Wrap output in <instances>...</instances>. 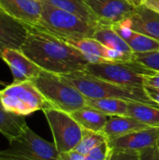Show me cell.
<instances>
[{
  "label": "cell",
  "mask_w": 159,
  "mask_h": 160,
  "mask_svg": "<svg viewBox=\"0 0 159 160\" xmlns=\"http://www.w3.org/2000/svg\"><path fill=\"white\" fill-rule=\"evenodd\" d=\"M157 148H158V150H159V139H158V142H157Z\"/></svg>",
  "instance_id": "obj_36"
},
{
  "label": "cell",
  "mask_w": 159,
  "mask_h": 160,
  "mask_svg": "<svg viewBox=\"0 0 159 160\" xmlns=\"http://www.w3.org/2000/svg\"><path fill=\"white\" fill-rule=\"evenodd\" d=\"M69 45L77 49L89 63L103 62H129L134 60V55L130 56L115 50L110 49L94 38H63Z\"/></svg>",
  "instance_id": "obj_9"
},
{
  "label": "cell",
  "mask_w": 159,
  "mask_h": 160,
  "mask_svg": "<svg viewBox=\"0 0 159 160\" xmlns=\"http://www.w3.org/2000/svg\"><path fill=\"white\" fill-rule=\"evenodd\" d=\"M0 8L14 19L30 25L39 23L41 0H0Z\"/></svg>",
  "instance_id": "obj_14"
},
{
  "label": "cell",
  "mask_w": 159,
  "mask_h": 160,
  "mask_svg": "<svg viewBox=\"0 0 159 160\" xmlns=\"http://www.w3.org/2000/svg\"><path fill=\"white\" fill-rule=\"evenodd\" d=\"M26 36V24L0 8V48L21 50Z\"/></svg>",
  "instance_id": "obj_13"
},
{
  "label": "cell",
  "mask_w": 159,
  "mask_h": 160,
  "mask_svg": "<svg viewBox=\"0 0 159 160\" xmlns=\"http://www.w3.org/2000/svg\"><path fill=\"white\" fill-rule=\"evenodd\" d=\"M143 6H145L146 8L152 9L157 13H159V0H146Z\"/></svg>",
  "instance_id": "obj_32"
},
{
  "label": "cell",
  "mask_w": 159,
  "mask_h": 160,
  "mask_svg": "<svg viewBox=\"0 0 159 160\" xmlns=\"http://www.w3.org/2000/svg\"><path fill=\"white\" fill-rule=\"evenodd\" d=\"M102 25H112L129 18L134 7L127 0H84Z\"/></svg>",
  "instance_id": "obj_10"
},
{
  "label": "cell",
  "mask_w": 159,
  "mask_h": 160,
  "mask_svg": "<svg viewBox=\"0 0 159 160\" xmlns=\"http://www.w3.org/2000/svg\"><path fill=\"white\" fill-rule=\"evenodd\" d=\"M127 42L134 53L159 52V40L134 30Z\"/></svg>",
  "instance_id": "obj_23"
},
{
  "label": "cell",
  "mask_w": 159,
  "mask_h": 160,
  "mask_svg": "<svg viewBox=\"0 0 159 160\" xmlns=\"http://www.w3.org/2000/svg\"><path fill=\"white\" fill-rule=\"evenodd\" d=\"M147 96L159 106V88H155L151 86H143Z\"/></svg>",
  "instance_id": "obj_30"
},
{
  "label": "cell",
  "mask_w": 159,
  "mask_h": 160,
  "mask_svg": "<svg viewBox=\"0 0 159 160\" xmlns=\"http://www.w3.org/2000/svg\"><path fill=\"white\" fill-rule=\"evenodd\" d=\"M86 106L94 108L109 116H127L128 101L118 98H86Z\"/></svg>",
  "instance_id": "obj_22"
},
{
  "label": "cell",
  "mask_w": 159,
  "mask_h": 160,
  "mask_svg": "<svg viewBox=\"0 0 159 160\" xmlns=\"http://www.w3.org/2000/svg\"><path fill=\"white\" fill-rule=\"evenodd\" d=\"M127 116H130L152 128H159V108L135 102L128 101Z\"/></svg>",
  "instance_id": "obj_21"
},
{
  "label": "cell",
  "mask_w": 159,
  "mask_h": 160,
  "mask_svg": "<svg viewBox=\"0 0 159 160\" xmlns=\"http://www.w3.org/2000/svg\"><path fill=\"white\" fill-rule=\"evenodd\" d=\"M134 61L142 64L148 69L159 72V52L134 53Z\"/></svg>",
  "instance_id": "obj_25"
},
{
  "label": "cell",
  "mask_w": 159,
  "mask_h": 160,
  "mask_svg": "<svg viewBox=\"0 0 159 160\" xmlns=\"http://www.w3.org/2000/svg\"><path fill=\"white\" fill-rule=\"evenodd\" d=\"M2 52H3V49H1V48H0V58L2 57Z\"/></svg>",
  "instance_id": "obj_34"
},
{
  "label": "cell",
  "mask_w": 159,
  "mask_h": 160,
  "mask_svg": "<svg viewBox=\"0 0 159 160\" xmlns=\"http://www.w3.org/2000/svg\"><path fill=\"white\" fill-rule=\"evenodd\" d=\"M8 142V148L0 150V160H65L54 143L42 139L29 127Z\"/></svg>",
  "instance_id": "obj_5"
},
{
  "label": "cell",
  "mask_w": 159,
  "mask_h": 160,
  "mask_svg": "<svg viewBox=\"0 0 159 160\" xmlns=\"http://www.w3.org/2000/svg\"><path fill=\"white\" fill-rule=\"evenodd\" d=\"M41 5L40 21L37 25L62 38H93L97 26L43 0H41Z\"/></svg>",
  "instance_id": "obj_4"
},
{
  "label": "cell",
  "mask_w": 159,
  "mask_h": 160,
  "mask_svg": "<svg viewBox=\"0 0 159 160\" xmlns=\"http://www.w3.org/2000/svg\"><path fill=\"white\" fill-rule=\"evenodd\" d=\"M10 68L13 76V82H22L34 80L42 70L27 56H25L21 50L4 49L2 57Z\"/></svg>",
  "instance_id": "obj_12"
},
{
  "label": "cell",
  "mask_w": 159,
  "mask_h": 160,
  "mask_svg": "<svg viewBox=\"0 0 159 160\" xmlns=\"http://www.w3.org/2000/svg\"><path fill=\"white\" fill-rule=\"evenodd\" d=\"M65 160H86V157L83 155H81L75 151H70L68 153L62 154Z\"/></svg>",
  "instance_id": "obj_31"
},
{
  "label": "cell",
  "mask_w": 159,
  "mask_h": 160,
  "mask_svg": "<svg viewBox=\"0 0 159 160\" xmlns=\"http://www.w3.org/2000/svg\"><path fill=\"white\" fill-rule=\"evenodd\" d=\"M31 82L52 108L70 113L86 106V98L62 75L41 70Z\"/></svg>",
  "instance_id": "obj_3"
},
{
  "label": "cell",
  "mask_w": 159,
  "mask_h": 160,
  "mask_svg": "<svg viewBox=\"0 0 159 160\" xmlns=\"http://www.w3.org/2000/svg\"><path fill=\"white\" fill-rule=\"evenodd\" d=\"M105 142H108V139L105 137V135L102 132H95V131L83 129L82 138L73 151L81 155L86 156L94 148L97 147L98 145H100Z\"/></svg>",
  "instance_id": "obj_24"
},
{
  "label": "cell",
  "mask_w": 159,
  "mask_h": 160,
  "mask_svg": "<svg viewBox=\"0 0 159 160\" xmlns=\"http://www.w3.org/2000/svg\"><path fill=\"white\" fill-rule=\"evenodd\" d=\"M86 98H118L135 101L159 108L146 94L143 87H131L112 83L96 78L84 71L62 75Z\"/></svg>",
  "instance_id": "obj_2"
},
{
  "label": "cell",
  "mask_w": 159,
  "mask_h": 160,
  "mask_svg": "<svg viewBox=\"0 0 159 160\" xmlns=\"http://www.w3.org/2000/svg\"><path fill=\"white\" fill-rule=\"evenodd\" d=\"M152 127L143 124L130 116L112 115L109 116V119L101 132L105 135L108 141H110L130 132L146 129Z\"/></svg>",
  "instance_id": "obj_16"
},
{
  "label": "cell",
  "mask_w": 159,
  "mask_h": 160,
  "mask_svg": "<svg viewBox=\"0 0 159 160\" xmlns=\"http://www.w3.org/2000/svg\"><path fill=\"white\" fill-rule=\"evenodd\" d=\"M26 26L27 36L21 51L42 70L65 75L82 71L89 63L62 38L39 25Z\"/></svg>",
  "instance_id": "obj_1"
},
{
  "label": "cell",
  "mask_w": 159,
  "mask_h": 160,
  "mask_svg": "<svg viewBox=\"0 0 159 160\" xmlns=\"http://www.w3.org/2000/svg\"><path fill=\"white\" fill-rule=\"evenodd\" d=\"M0 100L6 111L23 117L51 107L31 81L12 82L0 90Z\"/></svg>",
  "instance_id": "obj_6"
},
{
  "label": "cell",
  "mask_w": 159,
  "mask_h": 160,
  "mask_svg": "<svg viewBox=\"0 0 159 160\" xmlns=\"http://www.w3.org/2000/svg\"><path fill=\"white\" fill-rule=\"evenodd\" d=\"M107 160H140V152L133 150L111 149Z\"/></svg>",
  "instance_id": "obj_26"
},
{
  "label": "cell",
  "mask_w": 159,
  "mask_h": 160,
  "mask_svg": "<svg viewBox=\"0 0 159 160\" xmlns=\"http://www.w3.org/2000/svg\"><path fill=\"white\" fill-rule=\"evenodd\" d=\"M27 127L23 116L6 111L0 100V133L8 142L20 136Z\"/></svg>",
  "instance_id": "obj_19"
},
{
  "label": "cell",
  "mask_w": 159,
  "mask_h": 160,
  "mask_svg": "<svg viewBox=\"0 0 159 160\" xmlns=\"http://www.w3.org/2000/svg\"><path fill=\"white\" fill-rule=\"evenodd\" d=\"M0 85H6V83H5L4 82H2V81H0Z\"/></svg>",
  "instance_id": "obj_35"
},
{
  "label": "cell",
  "mask_w": 159,
  "mask_h": 160,
  "mask_svg": "<svg viewBox=\"0 0 159 160\" xmlns=\"http://www.w3.org/2000/svg\"><path fill=\"white\" fill-rule=\"evenodd\" d=\"M70 115L82 129L95 132H101L109 119V115L88 106H84L70 112Z\"/></svg>",
  "instance_id": "obj_17"
},
{
  "label": "cell",
  "mask_w": 159,
  "mask_h": 160,
  "mask_svg": "<svg viewBox=\"0 0 159 160\" xmlns=\"http://www.w3.org/2000/svg\"><path fill=\"white\" fill-rule=\"evenodd\" d=\"M93 38L110 49L115 50L130 56L134 55V52H132L127 42L123 39L111 25L99 24L98 26H97Z\"/></svg>",
  "instance_id": "obj_18"
},
{
  "label": "cell",
  "mask_w": 159,
  "mask_h": 160,
  "mask_svg": "<svg viewBox=\"0 0 159 160\" xmlns=\"http://www.w3.org/2000/svg\"><path fill=\"white\" fill-rule=\"evenodd\" d=\"M143 83H144L145 86H151V87H155V88H159V72L155 71L154 73L145 75Z\"/></svg>",
  "instance_id": "obj_29"
},
{
  "label": "cell",
  "mask_w": 159,
  "mask_h": 160,
  "mask_svg": "<svg viewBox=\"0 0 159 160\" xmlns=\"http://www.w3.org/2000/svg\"><path fill=\"white\" fill-rule=\"evenodd\" d=\"M130 20L134 31L159 40V13L141 6L134 8Z\"/></svg>",
  "instance_id": "obj_15"
},
{
  "label": "cell",
  "mask_w": 159,
  "mask_h": 160,
  "mask_svg": "<svg viewBox=\"0 0 159 160\" xmlns=\"http://www.w3.org/2000/svg\"><path fill=\"white\" fill-rule=\"evenodd\" d=\"M42 112L48 121L57 151L60 154L73 151L82 138V128L70 113L64 111L48 107Z\"/></svg>",
  "instance_id": "obj_8"
},
{
  "label": "cell",
  "mask_w": 159,
  "mask_h": 160,
  "mask_svg": "<svg viewBox=\"0 0 159 160\" xmlns=\"http://www.w3.org/2000/svg\"><path fill=\"white\" fill-rule=\"evenodd\" d=\"M140 160H159L157 145L140 151Z\"/></svg>",
  "instance_id": "obj_28"
},
{
  "label": "cell",
  "mask_w": 159,
  "mask_h": 160,
  "mask_svg": "<svg viewBox=\"0 0 159 160\" xmlns=\"http://www.w3.org/2000/svg\"><path fill=\"white\" fill-rule=\"evenodd\" d=\"M56 8L68 11L84 22L93 24L95 26L99 25V22L94 15L92 10L86 5L84 0H43Z\"/></svg>",
  "instance_id": "obj_20"
},
{
  "label": "cell",
  "mask_w": 159,
  "mask_h": 160,
  "mask_svg": "<svg viewBox=\"0 0 159 160\" xmlns=\"http://www.w3.org/2000/svg\"><path fill=\"white\" fill-rule=\"evenodd\" d=\"M82 71L112 83L131 87H143L144 76L155 72L134 60L88 63Z\"/></svg>",
  "instance_id": "obj_7"
},
{
  "label": "cell",
  "mask_w": 159,
  "mask_h": 160,
  "mask_svg": "<svg viewBox=\"0 0 159 160\" xmlns=\"http://www.w3.org/2000/svg\"><path fill=\"white\" fill-rule=\"evenodd\" d=\"M134 8H138V7H141V6H143L144 2L146 0H127Z\"/></svg>",
  "instance_id": "obj_33"
},
{
  "label": "cell",
  "mask_w": 159,
  "mask_h": 160,
  "mask_svg": "<svg viewBox=\"0 0 159 160\" xmlns=\"http://www.w3.org/2000/svg\"><path fill=\"white\" fill-rule=\"evenodd\" d=\"M159 139V128H149L120 136L108 141L111 149L142 151L157 146Z\"/></svg>",
  "instance_id": "obj_11"
},
{
  "label": "cell",
  "mask_w": 159,
  "mask_h": 160,
  "mask_svg": "<svg viewBox=\"0 0 159 160\" xmlns=\"http://www.w3.org/2000/svg\"><path fill=\"white\" fill-rule=\"evenodd\" d=\"M110 150L111 148L108 144V142H105L86 155V160H107Z\"/></svg>",
  "instance_id": "obj_27"
}]
</instances>
